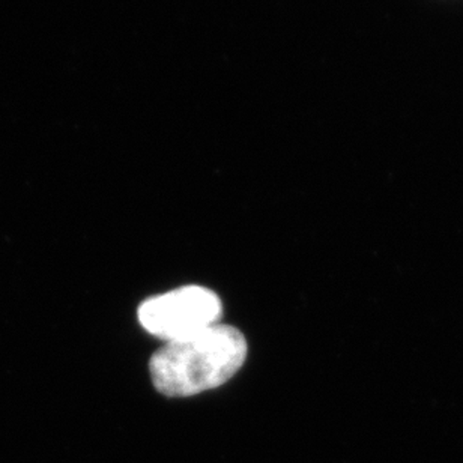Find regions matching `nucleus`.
I'll list each match as a JSON object with an SVG mask.
<instances>
[{
  "instance_id": "nucleus-1",
  "label": "nucleus",
  "mask_w": 463,
  "mask_h": 463,
  "mask_svg": "<svg viewBox=\"0 0 463 463\" xmlns=\"http://www.w3.org/2000/svg\"><path fill=\"white\" fill-rule=\"evenodd\" d=\"M247 351L240 331L217 324L160 347L149 363L152 383L167 397L196 396L233 378L244 364Z\"/></svg>"
},
{
  "instance_id": "nucleus-2",
  "label": "nucleus",
  "mask_w": 463,
  "mask_h": 463,
  "mask_svg": "<svg viewBox=\"0 0 463 463\" xmlns=\"http://www.w3.org/2000/svg\"><path fill=\"white\" fill-rule=\"evenodd\" d=\"M222 313L223 306L215 292L202 286H184L143 301L137 315L149 335L169 344L217 326Z\"/></svg>"
}]
</instances>
